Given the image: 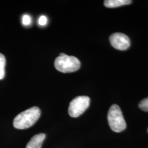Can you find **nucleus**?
<instances>
[{"label": "nucleus", "instance_id": "nucleus-7", "mask_svg": "<svg viewBox=\"0 0 148 148\" xmlns=\"http://www.w3.org/2000/svg\"><path fill=\"white\" fill-rule=\"evenodd\" d=\"M130 0H106L104 5L107 8H116L121 5H126L131 3Z\"/></svg>", "mask_w": 148, "mask_h": 148}, {"label": "nucleus", "instance_id": "nucleus-8", "mask_svg": "<svg viewBox=\"0 0 148 148\" xmlns=\"http://www.w3.org/2000/svg\"><path fill=\"white\" fill-rule=\"evenodd\" d=\"M5 58L0 53V79H3L5 75Z\"/></svg>", "mask_w": 148, "mask_h": 148}, {"label": "nucleus", "instance_id": "nucleus-4", "mask_svg": "<svg viewBox=\"0 0 148 148\" xmlns=\"http://www.w3.org/2000/svg\"><path fill=\"white\" fill-rule=\"evenodd\" d=\"M90 104V98L87 96H78L74 98L69 104L68 112L72 117H77L82 115Z\"/></svg>", "mask_w": 148, "mask_h": 148}, {"label": "nucleus", "instance_id": "nucleus-10", "mask_svg": "<svg viewBox=\"0 0 148 148\" xmlns=\"http://www.w3.org/2000/svg\"><path fill=\"white\" fill-rule=\"evenodd\" d=\"M22 23L25 26L30 25L32 23V18L29 15L25 14L22 18Z\"/></svg>", "mask_w": 148, "mask_h": 148}, {"label": "nucleus", "instance_id": "nucleus-3", "mask_svg": "<svg viewBox=\"0 0 148 148\" xmlns=\"http://www.w3.org/2000/svg\"><path fill=\"white\" fill-rule=\"evenodd\" d=\"M108 121L112 131L120 132L126 128V123L119 106L114 104L110 108L108 114Z\"/></svg>", "mask_w": 148, "mask_h": 148}, {"label": "nucleus", "instance_id": "nucleus-11", "mask_svg": "<svg viewBox=\"0 0 148 148\" xmlns=\"http://www.w3.org/2000/svg\"><path fill=\"white\" fill-rule=\"evenodd\" d=\"M47 17L45 16H41L38 19V24L41 26H45L47 24Z\"/></svg>", "mask_w": 148, "mask_h": 148}, {"label": "nucleus", "instance_id": "nucleus-9", "mask_svg": "<svg viewBox=\"0 0 148 148\" xmlns=\"http://www.w3.org/2000/svg\"><path fill=\"white\" fill-rule=\"evenodd\" d=\"M139 107L143 111L148 112V98L141 101L139 104Z\"/></svg>", "mask_w": 148, "mask_h": 148}, {"label": "nucleus", "instance_id": "nucleus-2", "mask_svg": "<svg viewBox=\"0 0 148 148\" xmlns=\"http://www.w3.org/2000/svg\"><path fill=\"white\" fill-rule=\"evenodd\" d=\"M54 66L60 72L64 73H73L79 69L81 63L75 57L60 53L58 57L55 60Z\"/></svg>", "mask_w": 148, "mask_h": 148}, {"label": "nucleus", "instance_id": "nucleus-1", "mask_svg": "<svg viewBox=\"0 0 148 148\" xmlns=\"http://www.w3.org/2000/svg\"><path fill=\"white\" fill-rule=\"evenodd\" d=\"M41 115V110L37 106H34L21 112L14 118L13 126L16 129L24 130L33 126Z\"/></svg>", "mask_w": 148, "mask_h": 148}, {"label": "nucleus", "instance_id": "nucleus-6", "mask_svg": "<svg viewBox=\"0 0 148 148\" xmlns=\"http://www.w3.org/2000/svg\"><path fill=\"white\" fill-rule=\"evenodd\" d=\"M45 138L46 135L44 133H39L35 135L27 144L26 148H41Z\"/></svg>", "mask_w": 148, "mask_h": 148}, {"label": "nucleus", "instance_id": "nucleus-12", "mask_svg": "<svg viewBox=\"0 0 148 148\" xmlns=\"http://www.w3.org/2000/svg\"></svg>", "mask_w": 148, "mask_h": 148}, {"label": "nucleus", "instance_id": "nucleus-5", "mask_svg": "<svg viewBox=\"0 0 148 148\" xmlns=\"http://www.w3.org/2000/svg\"><path fill=\"white\" fill-rule=\"evenodd\" d=\"M109 39L111 46L118 50H126L131 45L130 38L126 35L120 32L112 34Z\"/></svg>", "mask_w": 148, "mask_h": 148}]
</instances>
